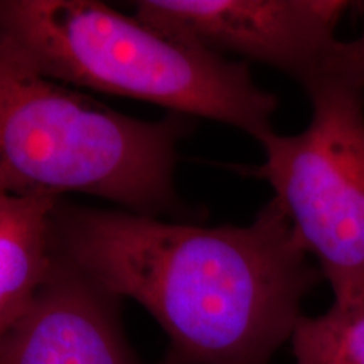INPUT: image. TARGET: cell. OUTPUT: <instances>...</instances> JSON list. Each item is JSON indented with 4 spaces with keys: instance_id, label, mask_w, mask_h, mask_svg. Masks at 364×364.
I'll list each match as a JSON object with an SVG mask.
<instances>
[{
    "instance_id": "1",
    "label": "cell",
    "mask_w": 364,
    "mask_h": 364,
    "mask_svg": "<svg viewBox=\"0 0 364 364\" xmlns=\"http://www.w3.org/2000/svg\"><path fill=\"white\" fill-rule=\"evenodd\" d=\"M54 253L107 292L142 306L179 364H270L324 280L277 199L241 226L61 199Z\"/></svg>"
},
{
    "instance_id": "2",
    "label": "cell",
    "mask_w": 364,
    "mask_h": 364,
    "mask_svg": "<svg viewBox=\"0 0 364 364\" xmlns=\"http://www.w3.org/2000/svg\"><path fill=\"white\" fill-rule=\"evenodd\" d=\"M0 34L48 78L220 122L260 140L279 100L230 61L97 0H0Z\"/></svg>"
},
{
    "instance_id": "3",
    "label": "cell",
    "mask_w": 364,
    "mask_h": 364,
    "mask_svg": "<svg viewBox=\"0 0 364 364\" xmlns=\"http://www.w3.org/2000/svg\"><path fill=\"white\" fill-rule=\"evenodd\" d=\"M184 117L145 122L48 78L0 34V193H83L136 215L181 216Z\"/></svg>"
},
{
    "instance_id": "4",
    "label": "cell",
    "mask_w": 364,
    "mask_h": 364,
    "mask_svg": "<svg viewBox=\"0 0 364 364\" xmlns=\"http://www.w3.org/2000/svg\"><path fill=\"white\" fill-rule=\"evenodd\" d=\"M304 91L307 129L258 140L265 161L250 174L267 181L329 282L336 306L364 300V91L321 76Z\"/></svg>"
},
{
    "instance_id": "5",
    "label": "cell",
    "mask_w": 364,
    "mask_h": 364,
    "mask_svg": "<svg viewBox=\"0 0 364 364\" xmlns=\"http://www.w3.org/2000/svg\"><path fill=\"white\" fill-rule=\"evenodd\" d=\"M346 0H140L135 17L208 51L236 54L294 78H321Z\"/></svg>"
},
{
    "instance_id": "6",
    "label": "cell",
    "mask_w": 364,
    "mask_h": 364,
    "mask_svg": "<svg viewBox=\"0 0 364 364\" xmlns=\"http://www.w3.org/2000/svg\"><path fill=\"white\" fill-rule=\"evenodd\" d=\"M117 300L54 253L33 302L0 338V364H139Z\"/></svg>"
},
{
    "instance_id": "7",
    "label": "cell",
    "mask_w": 364,
    "mask_h": 364,
    "mask_svg": "<svg viewBox=\"0 0 364 364\" xmlns=\"http://www.w3.org/2000/svg\"><path fill=\"white\" fill-rule=\"evenodd\" d=\"M59 201L58 196L43 193H0V338L48 279Z\"/></svg>"
},
{
    "instance_id": "8",
    "label": "cell",
    "mask_w": 364,
    "mask_h": 364,
    "mask_svg": "<svg viewBox=\"0 0 364 364\" xmlns=\"http://www.w3.org/2000/svg\"><path fill=\"white\" fill-rule=\"evenodd\" d=\"M290 344L295 364H364V300L302 316Z\"/></svg>"
},
{
    "instance_id": "9",
    "label": "cell",
    "mask_w": 364,
    "mask_h": 364,
    "mask_svg": "<svg viewBox=\"0 0 364 364\" xmlns=\"http://www.w3.org/2000/svg\"><path fill=\"white\" fill-rule=\"evenodd\" d=\"M354 6L364 12V2H356ZM322 76L364 91V33L353 41H338L327 58Z\"/></svg>"
},
{
    "instance_id": "10",
    "label": "cell",
    "mask_w": 364,
    "mask_h": 364,
    "mask_svg": "<svg viewBox=\"0 0 364 364\" xmlns=\"http://www.w3.org/2000/svg\"><path fill=\"white\" fill-rule=\"evenodd\" d=\"M166 364H179V363H176V361H171V359H167V363Z\"/></svg>"
}]
</instances>
